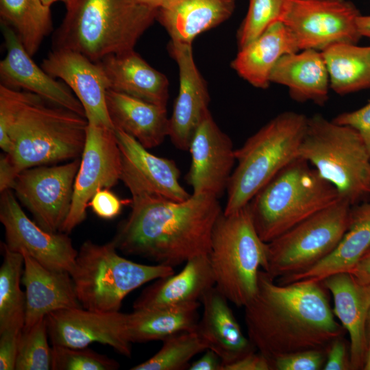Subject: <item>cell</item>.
Wrapping results in <instances>:
<instances>
[{
  "label": "cell",
  "mask_w": 370,
  "mask_h": 370,
  "mask_svg": "<svg viewBox=\"0 0 370 370\" xmlns=\"http://www.w3.org/2000/svg\"><path fill=\"white\" fill-rule=\"evenodd\" d=\"M328 292L321 281L279 284L260 270L257 291L243 307L245 321L249 339L270 364L288 354L328 349L344 335Z\"/></svg>",
  "instance_id": "1"
},
{
  "label": "cell",
  "mask_w": 370,
  "mask_h": 370,
  "mask_svg": "<svg viewBox=\"0 0 370 370\" xmlns=\"http://www.w3.org/2000/svg\"><path fill=\"white\" fill-rule=\"evenodd\" d=\"M88 125L84 116L0 85V191L26 169L81 158Z\"/></svg>",
  "instance_id": "2"
},
{
  "label": "cell",
  "mask_w": 370,
  "mask_h": 370,
  "mask_svg": "<svg viewBox=\"0 0 370 370\" xmlns=\"http://www.w3.org/2000/svg\"><path fill=\"white\" fill-rule=\"evenodd\" d=\"M223 211L217 198L193 195L183 201L132 199V210L112 243L125 255L174 267L208 255L215 222Z\"/></svg>",
  "instance_id": "3"
},
{
  "label": "cell",
  "mask_w": 370,
  "mask_h": 370,
  "mask_svg": "<svg viewBox=\"0 0 370 370\" xmlns=\"http://www.w3.org/2000/svg\"><path fill=\"white\" fill-rule=\"evenodd\" d=\"M66 7L53 49L73 50L95 62L134 49L158 12L136 0H69Z\"/></svg>",
  "instance_id": "4"
},
{
  "label": "cell",
  "mask_w": 370,
  "mask_h": 370,
  "mask_svg": "<svg viewBox=\"0 0 370 370\" xmlns=\"http://www.w3.org/2000/svg\"><path fill=\"white\" fill-rule=\"evenodd\" d=\"M341 197L310 163L297 157L280 171L247 204L260 238L269 243Z\"/></svg>",
  "instance_id": "5"
},
{
  "label": "cell",
  "mask_w": 370,
  "mask_h": 370,
  "mask_svg": "<svg viewBox=\"0 0 370 370\" xmlns=\"http://www.w3.org/2000/svg\"><path fill=\"white\" fill-rule=\"evenodd\" d=\"M308 118L301 113L283 112L235 149L236 165L227 185L224 213L247 205L260 189L298 157Z\"/></svg>",
  "instance_id": "6"
},
{
  "label": "cell",
  "mask_w": 370,
  "mask_h": 370,
  "mask_svg": "<svg viewBox=\"0 0 370 370\" xmlns=\"http://www.w3.org/2000/svg\"><path fill=\"white\" fill-rule=\"evenodd\" d=\"M298 157L308 161L352 206L369 195L370 153L353 127L318 114L308 118Z\"/></svg>",
  "instance_id": "7"
},
{
  "label": "cell",
  "mask_w": 370,
  "mask_h": 370,
  "mask_svg": "<svg viewBox=\"0 0 370 370\" xmlns=\"http://www.w3.org/2000/svg\"><path fill=\"white\" fill-rule=\"evenodd\" d=\"M173 273V267L140 264L120 256L112 241L103 245L85 241L70 273L82 306L101 312L119 311L132 291Z\"/></svg>",
  "instance_id": "8"
},
{
  "label": "cell",
  "mask_w": 370,
  "mask_h": 370,
  "mask_svg": "<svg viewBox=\"0 0 370 370\" xmlns=\"http://www.w3.org/2000/svg\"><path fill=\"white\" fill-rule=\"evenodd\" d=\"M215 286L229 301L244 307L254 297L267 260V243L258 236L247 205L221 212L213 227L208 254Z\"/></svg>",
  "instance_id": "9"
},
{
  "label": "cell",
  "mask_w": 370,
  "mask_h": 370,
  "mask_svg": "<svg viewBox=\"0 0 370 370\" xmlns=\"http://www.w3.org/2000/svg\"><path fill=\"white\" fill-rule=\"evenodd\" d=\"M352 205L340 198L267 243L263 270L274 280L303 273L329 256L346 232Z\"/></svg>",
  "instance_id": "10"
},
{
  "label": "cell",
  "mask_w": 370,
  "mask_h": 370,
  "mask_svg": "<svg viewBox=\"0 0 370 370\" xmlns=\"http://www.w3.org/2000/svg\"><path fill=\"white\" fill-rule=\"evenodd\" d=\"M357 8L347 0H287L281 21L293 35L299 51H323L336 43L356 44Z\"/></svg>",
  "instance_id": "11"
},
{
  "label": "cell",
  "mask_w": 370,
  "mask_h": 370,
  "mask_svg": "<svg viewBox=\"0 0 370 370\" xmlns=\"http://www.w3.org/2000/svg\"><path fill=\"white\" fill-rule=\"evenodd\" d=\"M79 164L77 158L60 165L34 166L15 178L11 189L42 229L60 232L71 209Z\"/></svg>",
  "instance_id": "12"
},
{
  "label": "cell",
  "mask_w": 370,
  "mask_h": 370,
  "mask_svg": "<svg viewBox=\"0 0 370 370\" xmlns=\"http://www.w3.org/2000/svg\"><path fill=\"white\" fill-rule=\"evenodd\" d=\"M121 168L114 129L88 123L71 209L60 232L69 234L84 221L92 196L99 189H110L121 180Z\"/></svg>",
  "instance_id": "13"
},
{
  "label": "cell",
  "mask_w": 370,
  "mask_h": 370,
  "mask_svg": "<svg viewBox=\"0 0 370 370\" xmlns=\"http://www.w3.org/2000/svg\"><path fill=\"white\" fill-rule=\"evenodd\" d=\"M0 221L10 250L24 251L47 268L72 271L77 256L66 233L50 232L24 212L12 189L1 192Z\"/></svg>",
  "instance_id": "14"
},
{
  "label": "cell",
  "mask_w": 370,
  "mask_h": 370,
  "mask_svg": "<svg viewBox=\"0 0 370 370\" xmlns=\"http://www.w3.org/2000/svg\"><path fill=\"white\" fill-rule=\"evenodd\" d=\"M121 155V180L132 199L183 201L190 197L180 184V171L171 159L151 153L137 140L114 128Z\"/></svg>",
  "instance_id": "15"
},
{
  "label": "cell",
  "mask_w": 370,
  "mask_h": 370,
  "mask_svg": "<svg viewBox=\"0 0 370 370\" xmlns=\"http://www.w3.org/2000/svg\"><path fill=\"white\" fill-rule=\"evenodd\" d=\"M45 319L52 345L80 348L99 343L126 357L132 355L127 314L74 308L52 312Z\"/></svg>",
  "instance_id": "16"
},
{
  "label": "cell",
  "mask_w": 370,
  "mask_h": 370,
  "mask_svg": "<svg viewBox=\"0 0 370 370\" xmlns=\"http://www.w3.org/2000/svg\"><path fill=\"white\" fill-rule=\"evenodd\" d=\"M188 151L191 164L186 181L193 195H209L219 199L227 190L236 163L230 138L209 112L195 132Z\"/></svg>",
  "instance_id": "17"
},
{
  "label": "cell",
  "mask_w": 370,
  "mask_h": 370,
  "mask_svg": "<svg viewBox=\"0 0 370 370\" xmlns=\"http://www.w3.org/2000/svg\"><path fill=\"white\" fill-rule=\"evenodd\" d=\"M41 67L69 86L82 103L88 123L114 129L106 106L108 82L97 62L73 50L53 49Z\"/></svg>",
  "instance_id": "18"
},
{
  "label": "cell",
  "mask_w": 370,
  "mask_h": 370,
  "mask_svg": "<svg viewBox=\"0 0 370 370\" xmlns=\"http://www.w3.org/2000/svg\"><path fill=\"white\" fill-rule=\"evenodd\" d=\"M169 48L178 66L180 87L169 117L168 136L176 148L188 151L195 132L210 112V97L193 59L192 43L171 40Z\"/></svg>",
  "instance_id": "19"
},
{
  "label": "cell",
  "mask_w": 370,
  "mask_h": 370,
  "mask_svg": "<svg viewBox=\"0 0 370 370\" xmlns=\"http://www.w3.org/2000/svg\"><path fill=\"white\" fill-rule=\"evenodd\" d=\"M6 55L0 62L1 85L36 94L49 101L85 116L84 108L64 83L38 66L13 29L1 21Z\"/></svg>",
  "instance_id": "20"
},
{
  "label": "cell",
  "mask_w": 370,
  "mask_h": 370,
  "mask_svg": "<svg viewBox=\"0 0 370 370\" xmlns=\"http://www.w3.org/2000/svg\"><path fill=\"white\" fill-rule=\"evenodd\" d=\"M22 282L25 287L23 328H29L49 313L68 308H83L70 273L45 267L27 253Z\"/></svg>",
  "instance_id": "21"
},
{
  "label": "cell",
  "mask_w": 370,
  "mask_h": 370,
  "mask_svg": "<svg viewBox=\"0 0 370 370\" xmlns=\"http://www.w3.org/2000/svg\"><path fill=\"white\" fill-rule=\"evenodd\" d=\"M321 282L333 297L335 317L349 334L352 370L363 369L367 354L370 284L359 282L350 272L337 273Z\"/></svg>",
  "instance_id": "22"
},
{
  "label": "cell",
  "mask_w": 370,
  "mask_h": 370,
  "mask_svg": "<svg viewBox=\"0 0 370 370\" xmlns=\"http://www.w3.org/2000/svg\"><path fill=\"white\" fill-rule=\"evenodd\" d=\"M228 301L215 286L206 292L200 299L203 313L196 329L207 349L221 358L222 370L257 351L244 335Z\"/></svg>",
  "instance_id": "23"
},
{
  "label": "cell",
  "mask_w": 370,
  "mask_h": 370,
  "mask_svg": "<svg viewBox=\"0 0 370 370\" xmlns=\"http://www.w3.org/2000/svg\"><path fill=\"white\" fill-rule=\"evenodd\" d=\"M215 286L208 255L194 257L178 273L158 278L133 304L134 310L154 309L200 301Z\"/></svg>",
  "instance_id": "24"
},
{
  "label": "cell",
  "mask_w": 370,
  "mask_h": 370,
  "mask_svg": "<svg viewBox=\"0 0 370 370\" xmlns=\"http://www.w3.org/2000/svg\"><path fill=\"white\" fill-rule=\"evenodd\" d=\"M97 63L107 77L110 90L166 107L168 79L134 49L109 55Z\"/></svg>",
  "instance_id": "25"
},
{
  "label": "cell",
  "mask_w": 370,
  "mask_h": 370,
  "mask_svg": "<svg viewBox=\"0 0 370 370\" xmlns=\"http://www.w3.org/2000/svg\"><path fill=\"white\" fill-rule=\"evenodd\" d=\"M301 51L282 56L271 73L270 82L286 86L296 101L323 106L328 100L330 85L322 52Z\"/></svg>",
  "instance_id": "26"
},
{
  "label": "cell",
  "mask_w": 370,
  "mask_h": 370,
  "mask_svg": "<svg viewBox=\"0 0 370 370\" xmlns=\"http://www.w3.org/2000/svg\"><path fill=\"white\" fill-rule=\"evenodd\" d=\"M106 106L114 128L137 140L146 149L161 145L168 136L166 107L108 89Z\"/></svg>",
  "instance_id": "27"
},
{
  "label": "cell",
  "mask_w": 370,
  "mask_h": 370,
  "mask_svg": "<svg viewBox=\"0 0 370 370\" xmlns=\"http://www.w3.org/2000/svg\"><path fill=\"white\" fill-rule=\"evenodd\" d=\"M298 51L293 35L282 21H278L239 49L231 65L250 84L265 89L271 83V73L279 59L285 54Z\"/></svg>",
  "instance_id": "28"
},
{
  "label": "cell",
  "mask_w": 370,
  "mask_h": 370,
  "mask_svg": "<svg viewBox=\"0 0 370 370\" xmlns=\"http://www.w3.org/2000/svg\"><path fill=\"white\" fill-rule=\"evenodd\" d=\"M370 247V201L352 206L348 228L334 251L307 271L276 280L288 284L300 280L322 281L341 272H350Z\"/></svg>",
  "instance_id": "29"
},
{
  "label": "cell",
  "mask_w": 370,
  "mask_h": 370,
  "mask_svg": "<svg viewBox=\"0 0 370 370\" xmlns=\"http://www.w3.org/2000/svg\"><path fill=\"white\" fill-rule=\"evenodd\" d=\"M235 0H175L158 10L156 19L171 40L192 43L200 34L228 19Z\"/></svg>",
  "instance_id": "30"
},
{
  "label": "cell",
  "mask_w": 370,
  "mask_h": 370,
  "mask_svg": "<svg viewBox=\"0 0 370 370\" xmlns=\"http://www.w3.org/2000/svg\"><path fill=\"white\" fill-rule=\"evenodd\" d=\"M200 302L144 310L127 314V332L132 343L164 341L186 331L195 330Z\"/></svg>",
  "instance_id": "31"
},
{
  "label": "cell",
  "mask_w": 370,
  "mask_h": 370,
  "mask_svg": "<svg viewBox=\"0 0 370 370\" xmlns=\"http://www.w3.org/2000/svg\"><path fill=\"white\" fill-rule=\"evenodd\" d=\"M321 52L330 88L336 93L346 95L370 88V46L336 43Z\"/></svg>",
  "instance_id": "32"
},
{
  "label": "cell",
  "mask_w": 370,
  "mask_h": 370,
  "mask_svg": "<svg viewBox=\"0 0 370 370\" xmlns=\"http://www.w3.org/2000/svg\"><path fill=\"white\" fill-rule=\"evenodd\" d=\"M0 16L31 56L53 29L50 6L42 0H0Z\"/></svg>",
  "instance_id": "33"
},
{
  "label": "cell",
  "mask_w": 370,
  "mask_h": 370,
  "mask_svg": "<svg viewBox=\"0 0 370 370\" xmlns=\"http://www.w3.org/2000/svg\"><path fill=\"white\" fill-rule=\"evenodd\" d=\"M3 262L0 268V332L23 329L25 293L20 285L24 258L21 252L9 249L3 243Z\"/></svg>",
  "instance_id": "34"
},
{
  "label": "cell",
  "mask_w": 370,
  "mask_h": 370,
  "mask_svg": "<svg viewBox=\"0 0 370 370\" xmlns=\"http://www.w3.org/2000/svg\"><path fill=\"white\" fill-rule=\"evenodd\" d=\"M160 350L149 359L131 370L188 369L190 360L207 347L197 330L173 334L164 341Z\"/></svg>",
  "instance_id": "35"
},
{
  "label": "cell",
  "mask_w": 370,
  "mask_h": 370,
  "mask_svg": "<svg viewBox=\"0 0 370 370\" xmlns=\"http://www.w3.org/2000/svg\"><path fill=\"white\" fill-rule=\"evenodd\" d=\"M48 336L45 318L23 329L15 370L51 369V347L48 343Z\"/></svg>",
  "instance_id": "36"
},
{
  "label": "cell",
  "mask_w": 370,
  "mask_h": 370,
  "mask_svg": "<svg viewBox=\"0 0 370 370\" xmlns=\"http://www.w3.org/2000/svg\"><path fill=\"white\" fill-rule=\"evenodd\" d=\"M287 0H249V8L237 34L239 49L281 21Z\"/></svg>",
  "instance_id": "37"
},
{
  "label": "cell",
  "mask_w": 370,
  "mask_h": 370,
  "mask_svg": "<svg viewBox=\"0 0 370 370\" xmlns=\"http://www.w3.org/2000/svg\"><path fill=\"white\" fill-rule=\"evenodd\" d=\"M119 363L106 355L86 347L52 345V370H116Z\"/></svg>",
  "instance_id": "38"
},
{
  "label": "cell",
  "mask_w": 370,
  "mask_h": 370,
  "mask_svg": "<svg viewBox=\"0 0 370 370\" xmlns=\"http://www.w3.org/2000/svg\"><path fill=\"white\" fill-rule=\"evenodd\" d=\"M327 349H307L279 356L271 362V370L323 369Z\"/></svg>",
  "instance_id": "39"
},
{
  "label": "cell",
  "mask_w": 370,
  "mask_h": 370,
  "mask_svg": "<svg viewBox=\"0 0 370 370\" xmlns=\"http://www.w3.org/2000/svg\"><path fill=\"white\" fill-rule=\"evenodd\" d=\"M332 121L355 129L363 138L370 153V102L351 112L337 115Z\"/></svg>",
  "instance_id": "40"
},
{
  "label": "cell",
  "mask_w": 370,
  "mask_h": 370,
  "mask_svg": "<svg viewBox=\"0 0 370 370\" xmlns=\"http://www.w3.org/2000/svg\"><path fill=\"white\" fill-rule=\"evenodd\" d=\"M23 329L12 328L0 332V369L15 370Z\"/></svg>",
  "instance_id": "41"
},
{
  "label": "cell",
  "mask_w": 370,
  "mask_h": 370,
  "mask_svg": "<svg viewBox=\"0 0 370 370\" xmlns=\"http://www.w3.org/2000/svg\"><path fill=\"white\" fill-rule=\"evenodd\" d=\"M122 204V201L108 188H101L92 196L88 206L100 218L112 219L120 214Z\"/></svg>",
  "instance_id": "42"
},
{
  "label": "cell",
  "mask_w": 370,
  "mask_h": 370,
  "mask_svg": "<svg viewBox=\"0 0 370 370\" xmlns=\"http://www.w3.org/2000/svg\"><path fill=\"white\" fill-rule=\"evenodd\" d=\"M323 370H352L349 343L344 335L334 339L327 349Z\"/></svg>",
  "instance_id": "43"
},
{
  "label": "cell",
  "mask_w": 370,
  "mask_h": 370,
  "mask_svg": "<svg viewBox=\"0 0 370 370\" xmlns=\"http://www.w3.org/2000/svg\"><path fill=\"white\" fill-rule=\"evenodd\" d=\"M224 370H271V366L264 356L254 352L227 366Z\"/></svg>",
  "instance_id": "44"
},
{
  "label": "cell",
  "mask_w": 370,
  "mask_h": 370,
  "mask_svg": "<svg viewBox=\"0 0 370 370\" xmlns=\"http://www.w3.org/2000/svg\"><path fill=\"white\" fill-rule=\"evenodd\" d=\"M222 362L219 356L212 350L207 349L204 354L191 363L189 370H222Z\"/></svg>",
  "instance_id": "45"
},
{
  "label": "cell",
  "mask_w": 370,
  "mask_h": 370,
  "mask_svg": "<svg viewBox=\"0 0 370 370\" xmlns=\"http://www.w3.org/2000/svg\"><path fill=\"white\" fill-rule=\"evenodd\" d=\"M350 273L359 282L370 284V247L361 256Z\"/></svg>",
  "instance_id": "46"
},
{
  "label": "cell",
  "mask_w": 370,
  "mask_h": 370,
  "mask_svg": "<svg viewBox=\"0 0 370 370\" xmlns=\"http://www.w3.org/2000/svg\"><path fill=\"white\" fill-rule=\"evenodd\" d=\"M358 30L362 36L370 38V15H361L357 18Z\"/></svg>",
  "instance_id": "47"
},
{
  "label": "cell",
  "mask_w": 370,
  "mask_h": 370,
  "mask_svg": "<svg viewBox=\"0 0 370 370\" xmlns=\"http://www.w3.org/2000/svg\"><path fill=\"white\" fill-rule=\"evenodd\" d=\"M136 1L138 3L145 6H147L151 8L156 9V10H158L160 8L169 5L175 0H136Z\"/></svg>",
  "instance_id": "48"
},
{
  "label": "cell",
  "mask_w": 370,
  "mask_h": 370,
  "mask_svg": "<svg viewBox=\"0 0 370 370\" xmlns=\"http://www.w3.org/2000/svg\"><path fill=\"white\" fill-rule=\"evenodd\" d=\"M366 337L367 343V352L370 351V310L366 322Z\"/></svg>",
  "instance_id": "49"
},
{
  "label": "cell",
  "mask_w": 370,
  "mask_h": 370,
  "mask_svg": "<svg viewBox=\"0 0 370 370\" xmlns=\"http://www.w3.org/2000/svg\"><path fill=\"white\" fill-rule=\"evenodd\" d=\"M363 370H370V351L367 354Z\"/></svg>",
  "instance_id": "50"
},
{
  "label": "cell",
  "mask_w": 370,
  "mask_h": 370,
  "mask_svg": "<svg viewBox=\"0 0 370 370\" xmlns=\"http://www.w3.org/2000/svg\"><path fill=\"white\" fill-rule=\"evenodd\" d=\"M42 1L45 5H48V6H50V7L53 3H54L57 2V1H62L65 4H66L69 1V0H42Z\"/></svg>",
  "instance_id": "51"
},
{
  "label": "cell",
  "mask_w": 370,
  "mask_h": 370,
  "mask_svg": "<svg viewBox=\"0 0 370 370\" xmlns=\"http://www.w3.org/2000/svg\"><path fill=\"white\" fill-rule=\"evenodd\" d=\"M369 195H370V180H369Z\"/></svg>",
  "instance_id": "52"
}]
</instances>
